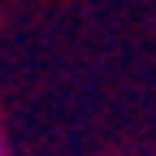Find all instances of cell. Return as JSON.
Here are the masks:
<instances>
[{
	"label": "cell",
	"instance_id": "obj_1",
	"mask_svg": "<svg viewBox=\"0 0 156 156\" xmlns=\"http://www.w3.org/2000/svg\"><path fill=\"white\" fill-rule=\"evenodd\" d=\"M0 156H9V147H5V139H0Z\"/></svg>",
	"mask_w": 156,
	"mask_h": 156
}]
</instances>
